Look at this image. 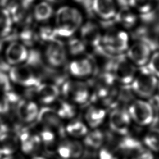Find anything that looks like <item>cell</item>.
<instances>
[{
    "mask_svg": "<svg viewBox=\"0 0 159 159\" xmlns=\"http://www.w3.org/2000/svg\"><path fill=\"white\" fill-rule=\"evenodd\" d=\"M43 45V49L41 53L48 65L55 69H62L66 66L68 55L65 44L56 39Z\"/></svg>",
    "mask_w": 159,
    "mask_h": 159,
    "instance_id": "cell-7",
    "label": "cell"
},
{
    "mask_svg": "<svg viewBox=\"0 0 159 159\" xmlns=\"http://www.w3.org/2000/svg\"><path fill=\"white\" fill-rule=\"evenodd\" d=\"M12 89V83L7 72L0 69V94L6 93Z\"/></svg>",
    "mask_w": 159,
    "mask_h": 159,
    "instance_id": "cell-35",
    "label": "cell"
},
{
    "mask_svg": "<svg viewBox=\"0 0 159 159\" xmlns=\"http://www.w3.org/2000/svg\"><path fill=\"white\" fill-rule=\"evenodd\" d=\"M142 143L145 148L152 153H159V128L148 129L142 136Z\"/></svg>",
    "mask_w": 159,
    "mask_h": 159,
    "instance_id": "cell-28",
    "label": "cell"
},
{
    "mask_svg": "<svg viewBox=\"0 0 159 159\" xmlns=\"http://www.w3.org/2000/svg\"><path fill=\"white\" fill-rule=\"evenodd\" d=\"M37 132L41 141L42 149L50 154L56 152L57 145L60 140L59 138L61 137L55 132L41 126Z\"/></svg>",
    "mask_w": 159,
    "mask_h": 159,
    "instance_id": "cell-23",
    "label": "cell"
},
{
    "mask_svg": "<svg viewBox=\"0 0 159 159\" xmlns=\"http://www.w3.org/2000/svg\"><path fill=\"white\" fill-rule=\"evenodd\" d=\"M131 42L128 31L114 27L102 33L101 47L108 54L117 57L125 54Z\"/></svg>",
    "mask_w": 159,
    "mask_h": 159,
    "instance_id": "cell-4",
    "label": "cell"
},
{
    "mask_svg": "<svg viewBox=\"0 0 159 159\" xmlns=\"http://www.w3.org/2000/svg\"><path fill=\"white\" fill-rule=\"evenodd\" d=\"M89 129L84 123V121L80 119H74L69 120V122L65 125V134L68 137L79 140L84 138Z\"/></svg>",
    "mask_w": 159,
    "mask_h": 159,
    "instance_id": "cell-26",
    "label": "cell"
},
{
    "mask_svg": "<svg viewBox=\"0 0 159 159\" xmlns=\"http://www.w3.org/2000/svg\"><path fill=\"white\" fill-rule=\"evenodd\" d=\"M106 109L104 107L92 103L88 106L84 112V122L89 129L99 128L106 118Z\"/></svg>",
    "mask_w": 159,
    "mask_h": 159,
    "instance_id": "cell-21",
    "label": "cell"
},
{
    "mask_svg": "<svg viewBox=\"0 0 159 159\" xmlns=\"http://www.w3.org/2000/svg\"><path fill=\"white\" fill-rule=\"evenodd\" d=\"M132 124L126 108L117 107L111 109L108 116V125L113 134L119 137L129 134Z\"/></svg>",
    "mask_w": 159,
    "mask_h": 159,
    "instance_id": "cell-11",
    "label": "cell"
},
{
    "mask_svg": "<svg viewBox=\"0 0 159 159\" xmlns=\"http://www.w3.org/2000/svg\"><path fill=\"white\" fill-rule=\"evenodd\" d=\"M107 135L99 128L89 130L86 135L83 138L84 147L90 150H99L106 142Z\"/></svg>",
    "mask_w": 159,
    "mask_h": 159,
    "instance_id": "cell-25",
    "label": "cell"
},
{
    "mask_svg": "<svg viewBox=\"0 0 159 159\" xmlns=\"http://www.w3.org/2000/svg\"><path fill=\"white\" fill-rule=\"evenodd\" d=\"M32 159H45V158L43 157H39V156H35L34 157H33Z\"/></svg>",
    "mask_w": 159,
    "mask_h": 159,
    "instance_id": "cell-39",
    "label": "cell"
},
{
    "mask_svg": "<svg viewBox=\"0 0 159 159\" xmlns=\"http://www.w3.org/2000/svg\"><path fill=\"white\" fill-rule=\"evenodd\" d=\"M7 74L12 84L24 89L35 88L42 83L34 70L27 63L11 67Z\"/></svg>",
    "mask_w": 159,
    "mask_h": 159,
    "instance_id": "cell-8",
    "label": "cell"
},
{
    "mask_svg": "<svg viewBox=\"0 0 159 159\" xmlns=\"http://www.w3.org/2000/svg\"><path fill=\"white\" fill-rule=\"evenodd\" d=\"M133 124L140 127H148L155 120L156 113L148 100L136 98L126 108Z\"/></svg>",
    "mask_w": 159,
    "mask_h": 159,
    "instance_id": "cell-6",
    "label": "cell"
},
{
    "mask_svg": "<svg viewBox=\"0 0 159 159\" xmlns=\"http://www.w3.org/2000/svg\"><path fill=\"white\" fill-rule=\"evenodd\" d=\"M19 148L26 155H35L42 148L38 132L27 128H22L17 133Z\"/></svg>",
    "mask_w": 159,
    "mask_h": 159,
    "instance_id": "cell-19",
    "label": "cell"
},
{
    "mask_svg": "<svg viewBox=\"0 0 159 159\" xmlns=\"http://www.w3.org/2000/svg\"><path fill=\"white\" fill-rule=\"evenodd\" d=\"M47 1V2H50V4L52 3H57V2H60L61 1H63V0H45Z\"/></svg>",
    "mask_w": 159,
    "mask_h": 159,
    "instance_id": "cell-38",
    "label": "cell"
},
{
    "mask_svg": "<svg viewBox=\"0 0 159 159\" xmlns=\"http://www.w3.org/2000/svg\"><path fill=\"white\" fill-rule=\"evenodd\" d=\"M1 159H20V158H19L17 157H16V156H15L14 155H9V156L4 157Z\"/></svg>",
    "mask_w": 159,
    "mask_h": 159,
    "instance_id": "cell-37",
    "label": "cell"
},
{
    "mask_svg": "<svg viewBox=\"0 0 159 159\" xmlns=\"http://www.w3.org/2000/svg\"><path fill=\"white\" fill-rule=\"evenodd\" d=\"M14 21L6 7H0V39H7L12 32Z\"/></svg>",
    "mask_w": 159,
    "mask_h": 159,
    "instance_id": "cell-30",
    "label": "cell"
},
{
    "mask_svg": "<svg viewBox=\"0 0 159 159\" xmlns=\"http://www.w3.org/2000/svg\"><path fill=\"white\" fill-rule=\"evenodd\" d=\"M29 90L32 93V99L43 106H49L54 104L60 96V87L50 83L42 82Z\"/></svg>",
    "mask_w": 159,
    "mask_h": 159,
    "instance_id": "cell-13",
    "label": "cell"
},
{
    "mask_svg": "<svg viewBox=\"0 0 159 159\" xmlns=\"http://www.w3.org/2000/svg\"><path fill=\"white\" fill-rule=\"evenodd\" d=\"M62 98L78 106L86 104L91 97L89 85L83 80L67 79L60 87Z\"/></svg>",
    "mask_w": 159,
    "mask_h": 159,
    "instance_id": "cell-5",
    "label": "cell"
},
{
    "mask_svg": "<svg viewBox=\"0 0 159 159\" xmlns=\"http://www.w3.org/2000/svg\"><path fill=\"white\" fill-rule=\"evenodd\" d=\"M54 27L58 38L73 37L84 22L81 11L76 6L70 5L58 7L54 13Z\"/></svg>",
    "mask_w": 159,
    "mask_h": 159,
    "instance_id": "cell-1",
    "label": "cell"
},
{
    "mask_svg": "<svg viewBox=\"0 0 159 159\" xmlns=\"http://www.w3.org/2000/svg\"><path fill=\"white\" fill-rule=\"evenodd\" d=\"M120 155L110 143H105L98 152L99 159H120Z\"/></svg>",
    "mask_w": 159,
    "mask_h": 159,
    "instance_id": "cell-33",
    "label": "cell"
},
{
    "mask_svg": "<svg viewBox=\"0 0 159 159\" xmlns=\"http://www.w3.org/2000/svg\"><path fill=\"white\" fill-rule=\"evenodd\" d=\"M118 11L116 0H92L91 11L101 20L114 19Z\"/></svg>",
    "mask_w": 159,
    "mask_h": 159,
    "instance_id": "cell-20",
    "label": "cell"
},
{
    "mask_svg": "<svg viewBox=\"0 0 159 159\" xmlns=\"http://www.w3.org/2000/svg\"><path fill=\"white\" fill-rule=\"evenodd\" d=\"M138 68L124 54L115 57L111 73L119 84L128 86L133 81Z\"/></svg>",
    "mask_w": 159,
    "mask_h": 159,
    "instance_id": "cell-9",
    "label": "cell"
},
{
    "mask_svg": "<svg viewBox=\"0 0 159 159\" xmlns=\"http://www.w3.org/2000/svg\"><path fill=\"white\" fill-rule=\"evenodd\" d=\"M34 70L41 82L50 83L60 87L67 80L61 69H55L48 65L44 61L41 51L29 50V58L25 63Z\"/></svg>",
    "mask_w": 159,
    "mask_h": 159,
    "instance_id": "cell-2",
    "label": "cell"
},
{
    "mask_svg": "<svg viewBox=\"0 0 159 159\" xmlns=\"http://www.w3.org/2000/svg\"><path fill=\"white\" fill-rule=\"evenodd\" d=\"M79 31V37L85 44L88 50L92 52L101 47L103 32L96 22L93 20L84 22Z\"/></svg>",
    "mask_w": 159,
    "mask_h": 159,
    "instance_id": "cell-16",
    "label": "cell"
},
{
    "mask_svg": "<svg viewBox=\"0 0 159 159\" xmlns=\"http://www.w3.org/2000/svg\"><path fill=\"white\" fill-rule=\"evenodd\" d=\"M146 66L159 79V49L153 50Z\"/></svg>",
    "mask_w": 159,
    "mask_h": 159,
    "instance_id": "cell-34",
    "label": "cell"
},
{
    "mask_svg": "<svg viewBox=\"0 0 159 159\" xmlns=\"http://www.w3.org/2000/svg\"><path fill=\"white\" fill-rule=\"evenodd\" d=\"M114 19L119 27L127 31L136 28L140 22L139 14L130 7H124L118 11Z\"/></svg>",
    "mask_w": 159,
    "mask_h": 159,
    "instance_id": "cell-22",
    "label": "cell"
},
{
    "mask_svg": "<svg viewBox=\"0 0 159 159\" xmlns=\"http://www.w3.org/2000/svg\"><path fill=\"white\" fill-rule=\"evenodd\" d=\"M153 52L152 47L147 42L135 40L131 42L125 55L137 68L146 66Z\"/></svg>",
    "mask_w": 159,
    "mask_h": 159,
    "instance_id": "cell-12",
    "label": "cell"
},
{
    "mask_svg": "<svg viewBox=\"0 0 159 159\" xmlns=\"http://www.w3.org/2000/svg\"><path fill=\"white\" fill-rule=\"evenodd\" d=\"M129 86L132 93L137 98L148 100L157 94L159 89V79L147 66L139 68Z\"/></svg>",
    "mask_w": 159,
    "mask_h": 159,
    "instance_id": "cell-3",
    "label": "cell"
},
{
    "mask_svg": "<svg viewBox=\"0 0 159 159\" xmlns=\"http://www.w3.org/2000/svg\"><path fill=\"white\" fill-rule=\"evenodd\" d=\"M40 107L32 99L22 98L16 104L14 112L17 120L24 125H29L37 121Z\"/></svg>",
    "mask_w": 159,
    "mask_h": 159,
    "instance_id": "cell-15",
    "label": "cell"
},
{
    "mask_svg": "<svg viewBox=\"0 0 159 159\" xmlns=\"http://www.w3.org/2000/svg\"><path fill=\"white\" fill-rule=\"evenodd\" d=\"M53 105V109L63 120L74 119L78 114L77 106L63 98H59Z\"/></svg>",
    "mask_w": 159,
    "mask_h": 159,
    "instance_id": "cell-24",
    "label": "cell"
},
{
    "mask_svg": "<svg viewBox=\"0 0 159 159\" xmlns=\"http://www.w3.org/2000/svg\"><path fill=\"white\" fill-rule=\"evenodd\" d=\"M65 47L68 56L74 58L88 55V48L80 37H71L69 38Z\"/></svg>",
    "mask_w": 159,
    "mask_h": 159,
    "instance_id": "cell-29",
    "label": "cell"
},
{
    "mask_svg": "<svg viewBox=\"0 0 159 159\" xmlns=\"http://www.w3.org/2000/svg\"><path fill=\"white\" fill-rule=\"evenodd\" d=\"M37 121L40 126L55 132L60 137L65 136V125L63 120L57 115L52 107H40Z\"/></svg>",
    "mask_w": 159,
    "mask_h": 159,
    "instance_id": "cell-17",
    "label": "cell"
},
{
    "mask_svg": "<svg viewBox=\"0 0 159 159\" xmlns=\"http://www.w3.org/2000/svg\"><path fill=\"white\" fill-rule=\"evenodd\" d=\"M36 32L38 42L43 44L58 39L54 26L42 25L36 29Z\"/></svg>",
    "mask_w": 159,
    "mask_h": 159,
    "instance_id": "cell-31",
    "label": "cell"
},
{
    "mask_svg": "<svg viewBox=\"0 0 159 159\" xmlns=\"http://www.w3.org/2000/svg\"><path fill=\"white\" fill-rule=\"evenodd\" d=\"M54 11L52 4L47 1L37 2L32 10V16L35 21L45 23L54 16Z\"/></svg>",
    "mask_w": 159,
    "mask_h": 159,
    "instance_id": "cell-27",
    "label": "cell"
},
{
    "mask_svg": "<svg viewBox=\"0 0 159 159\" xmlns=\"http://www.w3.org/2000/svg\"><path fill=\"white\" fill-rule=\"evenodd\" d=\"M0 159H1V155H0Z\"/></svg>",
    "mask_w": 159,
    "mask_h": 159,
    "instance_id": "cell-40",
    "label": "cell"
},
{
    "mask_svg": "<svg viewBox=\"0 0 159 159\" xmlns=\"http://www.w3.org/2000/svg\"><path fill=\"white\" fill-rule=\"evenodd\" d=\"M85 147L79 140L63 137L57 145L56 153L61 159H79L84 152Z\"/></svg>",
    "mask_w": 159,
    "mask_h": 159,
    "instance_id": "cell-18",
    "label": "cell"
},
{
    "mask_svg": "<svg viewBox=\"0 0 159 159\" xmlns=\"http://www.w3.org/2000/svg\"><path fill=\"white\" fill-rule=\"evenodd\" d=\"M67 73L73 79L85 80L96 75L94 62L89 55L73 58L66 65Z\"/></svg>",
    "mask_w": 159,
    "mask_h": 159,
    "instance_id": "cell-10",
    "label": "cell"
},
{
    "mask_svg": "<svg viewBox=\"0 0 159 159\" xmlns=\"http://www.w3.org/2000/svg\"><path fill=\"white\" fill-rule=\"evenodd\" d=\"M29 55V48L19 40L9 41L4 50V60L10 67L25 64Z\"/></svg>",
    "mask_w": 159,
    "mask_h": 159,
    "instance_id": "cell-14",
    "label": "cell"
},
{
    "mask_svg": "<svg viewBox=\"0 0 159 159\" xmlns=\"http://www.w3.org/2000/svg\"><path fill=\"white\" fill-rule=\"evenodd\" d=\"M156 0H130V7L139 15L145 14L156 9Z\"/></svg>",
    "mask_w": 159,
    "mask_h": 159,
    "instance_id": "cell-32",
    "label": "cell"
},
{
    "mask_svg": "<svg viewBox=\"0 0 159 159\" xmlns=\"http://www.w3.org/2000/svg\"><path fill=\"white\" fill-rule=\"evenodd\" d=\"M77 4L85 9L91 10L92 0H73Z\"/></svg>",
    "mask_w": 159,
    "mask_h": 159,
    "instance_id": "cell-36",
    "label": "cell"
}]
</instances>
